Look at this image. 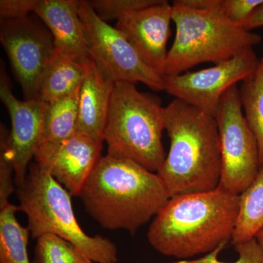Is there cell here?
Returning a JSON list of instances; mask_svg holds the SVG:
<instances>
[{
  "label": "cell",
  "instance_id": "26",
  "mask_svg": "<svg viewBox=\"0 0 263 263\" xmlns=\"http://www.w3.org/2000/svg\"><path fill=\"white\" fill-rule=\"evenodd\" d=\"M37 0H1L0 18L1 20H14L28 17L34 13Z\"/></svg>",
  "mask_w": 263,
  "mask_h": 263
},
{
  "label": "cell",
  "instance_id": "23",
  "mask_svg": "<svg viewBox=\"0 0 263 263\" xmlns=\"http://www.w3.org/2000/svg\"><path fill=\"white\" fill-rule=\"evenodd\" d=\"M159 0H91L89 1L97 14L104 22L122 18L124 15L147 8Z\"/></svg>",
  "mask_w": 263,
  "mask_h": 263
},
{
  "label": "cell",
  "instance_id": "3",
  "mask_svg": "<svg viewBox=\"0 0 263 263\" xmlns=\"http://www.w3.org/2000/svg\"><path fill=\"white\" fill-rule=\"evenodd\" d=\"M164 128L171 146L157 174L170 196L215 190L221 172L215 117L174 99L164 107Z\"/></svg>",
  "mask_w": 263,
  "mask_h": 263
},
{
  "label": "cell",
  "instance_id": "5",
  "mask_svg": "<svg viewBox=\"0 0 263 263\" xmlns=\"http://www.w3.org/2000/svg\"><path fill=\"white\" fill-rule=\"evenodd\" d=\"M71 195L36 162L29 165L18 188V211L25 214L32 238L57 235L70 242L93 263H117V246L101 235L90 236L78 222Z\"/></svg>",
  "mask_w": 263,
  "mask_h": 263
},
{
  "label": "cell",
  "instance_id": "1",
  "mask_svg": "<svg viewBox=\"0 0 263 263\" xmlns=\"http://www.w3.org/2000/svg\"><path fill=\"white\" fill-rule=\"evenodd\" d=\"M240 196L218 186L212 191L171 197L151 222L148 243L159 253L188 260L232 240Z\"/></svg>",
  "mask_w": 263,
  "mask_h": 263
},
{
  "label": "cell",
  "instance_id": "18",
  "mask_svg": "<svg viewBox=\"0 0 263 263\" xmlns=\"http://www.w3.org/2000/svg\"><path fill=\"white\" fill-rule=\"evenodd\" d=\"M79 91L46 103L41 143L65 141L77 132Z\"/></svg>",
  "mask_w": 263,
  "mask_h": 263
},
{
  "label": "cell",
  "instance_id": "11",
  "mask_svg": "<svg viewBox=\"0 0 263 263\" xmlns=\"http://www.w3.org/2000/svg\"><path fill=\"white\" fill-rule=\"evenodd\" d=\"M103 143L76 132L65 141L41 143L34 158L36 163L48 171L71 196L79 197L102 157Z\"/></svg>",
  "mask_w": 263,
  "mask_h": 263
},
{
  "label": "cell",
  "instance_id": "14",
  "mask_svg": "<svg viewBox=\"0 0 263 263\" xmlns=\"http://www.w3.org/2000/svg\"><path fill=\"white\" fill-rule=\"evenodd\" d=\"M79 5L78 0H37L34 13L49 29L57 53L84 65L91 57Z\"/></svg>",
  "mask_w": 263,
  "mask_h": 263
},
{
  "label": "cell",
  "instance_id": "22",
  "mask_svg": "<svg viewBox=\"0 0 263 263\" xmlns=\"http://www.w3.org/2000/svg\"><path fill=\"white\" fill-rule=\"evenodd\" d=\"M233 246L239 256L235 262H224L219 259V254L226 247H220L202 257L188 260H176L173 263H263V249L255 237Z\"/></svg>",
  "mask_w": 263,
  "mask_h": 263
},
{
  "label": "cell",
  "instance_id": "17",
  "mask_svg": "<svg viewBox=\"0 0 263 263\" xmlns=\"http://www.w3.org/2000/svg\"><path fill=\"white\" fill-rule=\"evenodd\" d=\"M18 205L10 202L0 206V263H32L29 258L30 231L18 222Z\"/></svg>",
  "mask_w": 263,
  "mask_h": 263
},
{
  "label": "cell",
  "instance_id": "4",
  "mask_svg": "<svg viewBox=\"0 0 263 263\" xmlns=\"http://www.w3.org/2000/svg\"><path fill=\"white\" fill-rule=\"evenodd\" d=\"M219 5L220 1L214 8L195 9L178 0L174 2L176 36L167 53L162 77L179 75L204 62L227 61L262 41L259 34L230 22Z\"/></svg>",
  "mask_w": 263,
  "mask_h": 263
},
{
  "label": "cell",
  "instance_id": "9",
  "mask_svg": "<svg viewBox=\"0 0 263 263\" xmlns=\"http://www.w3.org/2000/svg\"><path fill=\"white\" fill-rule=\"evenodd\" d=\"M259 62L253 48H249L209 68L163 76L164 91L215 117L219 101L227 90L252 75Z\"/></svg>",
  "mask_w": 263,
  "mask_h": 263
},
{
  "label": "cell",
  "instance_id": "19",
  "mask_svg": "<svg viewBox=\"0 0 263 263\" xmlns=\"http://www.w3.org/2000/svg\"><path fill=\"white\" fill-rule=\"evenodd\" d=\"M239 196L233 245L252 239L263 228V165L252 184Z\"/></svg>",
  "mask_w": 263,
  "mask_h": 263
},
{
  "label": "cell",
  "instance_id": "21",
  "mask_svg": "<svg viewBox=\"0 0 263 263\" xmlns=\"http://www.w3.org/2000/svg\"><path fill=\"white\" fill-rule=\"evenodd\" d=\"M32 263H93L70 242L52 234L37 238Z\"/></svg>",
  "mask_w": 263,
  "mask_h": 263
},
{
  "label": "cell",
  "instance_id": "13",
  "mask_svg": "<svg viewBox=\"0 0 263 263\" xmlns=\"http://www.w3.org/2000/svg\"><path fill=\"white\" fill-rule=\"evenodd\" d=\"M172 5L158 3L132 12L117 21L116 28L124 34L147 65L162 76L171 36Z\"/></svg>",
  "mask_w": 263,
  "mask_h": 263
},
{
  "label": "cell",
  "instance_id": "16",
  "mask_svg": "<svg viewBox=\"0 0 263 263\" xmlns=\"http://www.w3.org/2000/svg\"><path fill=\"white\" fill-rule=\"evenodd\" d=\"M85 65L56 53L42 76L34 100L50 103L73 95L80 89Z\"/></svg>",
  "mask_w": 263,
  "mask_h": 263
},
{
  "label": "cell",
  "instance_id": "6",
  "mask_svg": "<svg viewBox=\"0 0 263 263\" xmlns=\"http://www.w3.org/2000/svg\"><path fill=\"white\" fill-rule=\"evenodd\" d=\"M164 130V108L159 99L138 91L133 83H116L104 133L107 155L157 173L167 156Z\"/></svg>",
  "mask_w": 263,
  "mask_h": 263
},
{
  "label": "cell",
  "instance_id": "10",
  "mask_svg": "<svg viewBox=\"0 0 263 263\" xmlns=\"http://www.w3.org/2000/svg\"><path fill=\"white\" fill-rule=\"evenodd\" d=\"M0 41L26 100H34L43 73L57 53L51 33L29 16L1 20Z\"/></svg>",
  "mask_w": 263,
  "mask_h": 263
},
{
  "label": "cell",
  "instance_id": "7",
  "mask_svg": "<svg viewBox=\"0 0 263 263\" xmlns=\"http://www.w3.org/2000/svg\"><path fill=\"white\" fill-rule=\"evenodd\" d=\"M215 119L221 157L219 185L240 195L256 179L261 164L258 143L243 114L237 85L221 97Z\"/></svg>",
  "mask_w": 263,
  "mask_h": 263
},
{
  "label": "cell",
  "instance_id": "2",
  "mask_svg": "<svg viewBox=\"0 0 263 263\" xmlns=\"http://www.w3.org/2000/svg\"><path fill=\"white\" fill-rule=\"evenodd\" d=\"M79 197L104 229L131 235L160 212L171 196L157 173L127 159L102 156Z\"/></svg>",
  "mask_w": 263,
  "mask_h": 263
},
{
  "label": "cell",
  "instance_id": "12",
  "mask_svg": "<svg viewBox=\"0 0 263 263\" xmlns=\"http://www.w3.org/2000/svg\"><path fill=\"white\" fill-rule=\"evenodd\" d=\"M0 98L11 120L10 146L15 185L18 188L25 182L29 164L41 143L46 104L37 100L22 101L15 98L3 67L0 73Z\"/></svg>",
  "mask_w": 263,
  "mask_h": 263
},
{
  "label": "cell",
  "instance_id": "28",
  "mask_svg": "<svg viewBox=\"0 0 263 263\" xmlns=\"http://www.w3.org/2000/svg\"><path fill=\"white\" fill-rule=\"evenodd\" d=\"M255 238L263 249V228L256 234Z\"/></svg>",
  "mask_w": 263,
  "mask_h": 263
},
{
  "label": "cell",
  "instance_id": "8",
  "mask_svg": "<svg viewBox=\"0 0 263 263\" xmlns=\"http://www.w3.org/2000/svg\"><path fill=\"white\" fill-rule=\"evenodd\" d=\"M79 13L91 60L105 79L164 91L163 77L143 61L122 32L98 16L89 1H80Z\"/></svg>",
  "mask_w": 263,
  "mask_h": 263
},
{
  "label": "cell",
  "instance_id": "24",
  "mask_svg": "<svg viewBox=\"0 0 263 263\" xmlns=\"http://www.w3.org/2000/svg\"><path fill=\"white\" fill-rule=\"evenodd\" d=\"M0 138V206L9 202V197L15 191L13 157L10 146V133L1 126Z\"/></svg>",
  "mask_w": 263,
  "mask_h": 263
},
{
  "label": "cell",
  "instance_id": "25",
  "mask_svg": "<svg viewBox=\"0 0 263 263\" xmlns=\"http://www.w3.org/2000/svg\"><path fill=\"white\" fill-rule=\"evenodd\" d=\"M263 0H220L219 8L230 22L241 27Z\"/></svg>",
  "mask_w": 263,
  "mask_h": 263
},
{
  "label": "cell",
  "instance_id": "15",
  "mask_svg": "<svg viewBox=\"0 0 263 263\" xmlns=\"http://www.w3.org/2000/svg\"><path fill=\"white\" fill-rule=\"evenodd\" d=\"M84 65L86 72L79 91L77 132L104 142L115 84L102 75L92 60Z\"/></svg>",
  "mask_w": 263,
  "mask_h": 263
},
{
  "label": "cell",
  "instance_id": "27",
  "mask_svg": "<svg viewBox=\"0 0 263 263\" xmlns=\"http://www.w3.org/2000/svg\"><path fill=\"white\" fill-rule=\"evenodd\" d=\"M261 27H263V3L256 8L252 14L241 26L242 28L248 31H252V29Z\"/></svg>",
  "mask_w": 263,
  "mask_h": 263
},
{
  "label": "cell",
  "instance_id": "20",
  "mask_svg": "<svg viewBox=\"0 0 263 263\" xmlns=\"http://www.w3.org/2000/svg\"><path fill=\"white\" fill-rule=\"evenodd\" d=\"M240 98L245 115L258 143L259 161L263 165V57L252 75L242 81Z\"/></svg>",
  "mask_w": 263,
  "mask_h": 263
}]
</instances>
